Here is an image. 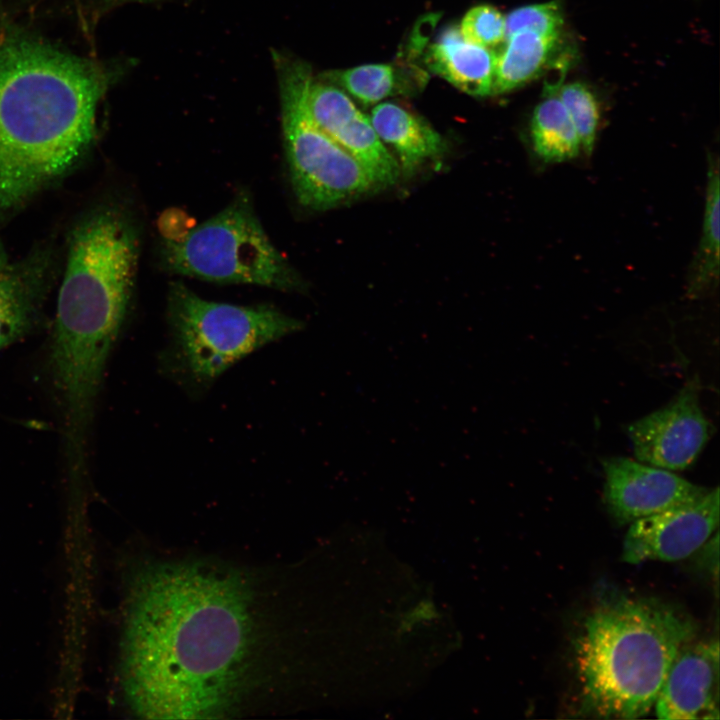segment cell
<instances>
[{"label": "cell", "instance_id": "obj_1", "mask_svg": "<svg viewBox=\"0 0 720 720\" xmlns=\"http://www.w3.org/2000/svg\"><path fill=\"white\" fill-rule=\"evenodd\" d=\"M280 570L152 558L129 574L121 682L136 716L227 718L280 709L288 624Z\"/></svg>", "mask_w": 720, "mask_h": 720}, {"label": "cell", "instance_id": "obj_2", "mask_svg": "<svg viewBox=\"0 0 720 720\" xmlns=\"http://www.w3.org/2000/svg\"><path fill=\"white\" fill-rule=\"evenodd\" d=\"M102 64L19 31L0 38V208L70 169L95 137L96 110L119 78Z\"/></svg>", "mask_w": 720, "mask_h": 720}, {"label": "cell", "instance_id": "obj_3", "mask_svg": "<svg viewBox=\"0 0 720 720\" xmlns=\"http://www.w3.org/2000/svg\"><path fill=\"white\" fill-rule=\"evenodd\" d=\"M138 238L121 213L102 210L73 231L59 290L51 366L66 430L88 431L111 348L124 322Z\"/></svg>", "mask_w": 720, "mask_h": 720}, {"label": "cell", "instance_id": "obj_4", "mask_svg": "<svg viewBox=\"0 0 720 720\" xmlns=\"http://www.w3.org/2000/svg\"><path fill=\"white\" fill-rule=\"evenodd\" d=\"M695 634L688 616L658 600L601 602L576 640L580 712L605 719L647 715L675 656Z\"/></svg>", "mask_w": 720, "mask_h": 720}, {"label": "cell", "instance_id": "obj_5", "mask_svg": "<svg viewBox=\"0 0 720 720\" xmlns=\"http://www.w3.org/2000/svg\"><path fill=\"white\" fill-rule=\"evenodd\" d=\"M172 362L204 385L261 346L302 329L299 320L270 305L239 306L202 299L181 283L168 295Z\"/></svg>", "mask_w": 720, "mask_h": 720}, {"label": "cell", "instance_id": "obj_6", "mask_svg": "<svg viewBox=\"0 0 720 720\" xmlns=\"http://www.w3.org/2000/svg\"><path fill=\"white\" fill-rule=\"evenodd\" d=\"M284 143L298 202L327 210L380 189L366 168L313 120L308 104L312 71L304 61L273 53Z\"/></svg>", "mask_w": 720, "mask_h": 720}, {"label": "cell", "instance_id": "obj_7", "mask_svg": "<svg viewBox=\"0 0 720 720\" xmlns=\"http://www.w3.org/2000/svg\"><path fill=\"white\" fill-rule=\"evenodd\" d=\"M162 258L169 270L207 281L303 288L301 279L272 244L246 194L183 238L165 240Z\"/></svg>", "mask_w": 720, "mask_h": 720}, {"label": "cell", "instance_id": "obj_8", "mask_svg": "<svg viewBox=\"0 0 720 720\" xmlns=\"http://www.w3.org/2000/svg\"><path fill=\"white\" fill-rule=\"evenodd\" d=\"M627 433L638 461L669 471L691 466L711 433L696 380L687 383L665 407L631 423Z\"/></svg>", "mask_w": 720, "mask_h": 720}, {"label": "cell", "instance_id": "obj_9", "mask_svg": "<svg viewBox=\"0 0 720 720\" xmlns=\"http://www.w3.org/2000/svg\"><path fill=\"white\" fill-rule=\"evenodd\" d=\"M718 525L719 489L715 488L693 502L630 523L622 560L630 564L683 560L702 548Z\"/></svg>", "mask_w": 720, "mask_h": 720}, {"label": "cell", "instance_id": "obj_10", "mask_svg": "<svg viewBox=\"0 0 720 720\" xmlns=\"http://www.w3.org/2000/svg\"><path fill=\"white\" fill-rule=\"evenodd\" d=\"M605 474V502L619 524L693 502L709 490L695 485L672 471L625 457L602 462Z\"/></svg>", "mask_w": 720, "mask_h": 720}, {"label": "cell", "instance_id": "obj_11", "mask_svg": "<svg viewBox=\"0 0 720 720\" xmlns=\"http://www.w3.org/2000/svg\"><path fill=\"white\" fill-rule=\"evenodd\" d=\"M307 104L315 123L366 168L380 189L397 183L401 174L397 160L344 90L313 78Z\"/></svg>", "mask_w": 720, "mask_h": 720}, {"label": "cell", "instance_id": "obj_12", "mask_svg": "<svg viewBox=\"0 0 720 720\" xmlns=\"http://www.w3.org/2000/svg\"><path fill=\"white\" fill-rule=\"evenodd\" d=\"M663 720L719 719V644L694 642L675 656L654 705Z\"/></svg>", "mask_w": 720, "mask_h": 720}, {"label": "cell", "instance_id": "obj_13", "mask_svg": "<svg viewBox=\"0 0 720 720\" xmlns=\"http://www.w3.org/2000/svg\"><path fill=\"white\" fill-rule=\"evenodd\" d=\"M495 61V51L467 40L457 25L445 27L425 56L432 72L477 97L492 94Z\"/></svg>", "mask_w": 720, "mask_h": 720}, {"label": "cell", "instance_id": "obj_14", "mask_svg": "<svg viewBox=\"0 0 720 720\" xmlns=\"http://www.w3.org/2000/svg\"><path fill=\"white\" fill-rule=\"evenodd\" d=\"M370 121L375 132L397 160L400 171L410 176L446 151L443 137L416 114L393 102L374 106Z\"/></svg>", "mask_w": 720, "mask_h": 720}, {"label": "cell", "instance_id": "obj_15", "mask_svg": "<svg viewBox=\"0 0 720 720\" xmlns=\"http://www.w3.org/2000/svg\"><path fill=\"white\" fill-rule=\"evenodd\" d=\"M560 44L561 36L528 30L505 38L503 48L496 53L491 95L507 93L536 78L550 64Z\"/></svg>", "mask_w": 720, "mask_h": 720}, {"label": "cell", "instance_id": "obj_16", "mask_svg": "<svg viewBox=\"0 0 720 720\" xmlns=\"http://www.w3.org/2000/svg\"><path fill=\"white\" fill-rule=\"evenodd\" d=\"M530 134L534 152L545 163L569 161L582 151L578 133L553 85L545 89L532 113Z\"/></svg>", "mask_w": 720, "mask_h": 720}, {"label": "cell", "instance_id": "obj_17", "mask_svg": "<svg viewBox=\"0 0 720 720\" xmlns=\"http://www.w3.org/2000/svg\"><path fill=\"white\" fill-rule=\"evenodd\" d=\"M718 159H708L705 208L700 242L689 282V295L697 296L718 282L720 266V180Z\"/></svg>", "mask_w": 720, "mask_h": 720}, {"label": "cell", "instance_id": "obj_18", "mask_svg": "<svg viewBox=\"0 0 720 720\" xmlns=\"http://www.w3.org/2000/svg\"><path fill=\"white\" fill-rule=\"evenodd\" d=\"M390 64H366L325 74L323 80L336 85L362 104H377L397 94L415 89L411 80Z\"/></svg>", "mask_w": 720, "mask_h": 720}, {"label": "cell", "instance_id": "obj_19", "mask_svg": "<svg viewBox=\"0 0 720 720\" xmlns=\"http://www.w3.org/2000/svg\"><path fill=\"white\" fill-rule=\"evenodd\" d=\"M35 317L34 296L16 272L0 268V349L24 336Z\"/></svg>", "mask_w": 720, "mask_h": 720}, {"label": "cell", "instance_id": "obj_20", "mask_svg": "<svg viewBox=\"0 0 720 720\" xmlns=\"http://www.w3.org/2000/svg\"><path fill=\"white\" fill-rule=\"evenodd\" d=\"M553 87L578 133L582 151L590 154L595 146L600 121L597 98L582 82Z\"/></svg>", "mask_w": 720, "mask_h": 720}, {"label": "cell", "instance_id": "obj_21", "mask_svg": "<svg viewBox=\"0 0 720 720\" xmlns=\"http://www.w3.org/2000/svg\"><path fill=\"white\" fill-rule=\"evenodd\" d=\"M564 26L558 1H548L518 7L505 16V38L528 30L549 37L561 36Z\"/></svg>", "mask_w": 720, "mask_h": 720}, {"label": "cell", "instance_id": "obj_22", "mask_svg": "<svg viewBox=\"0 0 720 720\" xmlns=\"http://www.w3.org/2000/svg\"><path fill=\"white\" fill-rule=\"evenodd\" d=\"M459 29L467 40L492 49L505 40V16L490 4H480L466 12Z\"/></svg>", "mask_w": 720, "mask_h": 720}]
</instances>
